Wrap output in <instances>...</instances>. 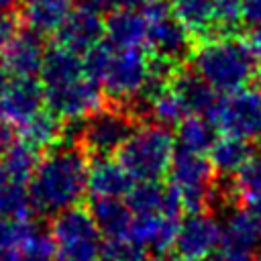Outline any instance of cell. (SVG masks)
I'll return each mask as SVG.
<instances>
[{"instance_id": "cell-1", "label": "cell", "mask_w": 261, "mask_h": 261, "mask_svg": "<svg viewBox=\"0 0 261 261\" xmlns=\"http://www.w3.org/2000/svg\"><path fill=\"white\" fill-rule=\"evenodd\" d=\"M88 169L86 155L73 143L49 151L39 159L29 179L33 210L55 216L61 210L77 206L88 192Z\"/></svg>"}, {"instance_id": "cell-2", "label": "cell", "mask_w": 261, "mask_h": 261, "mask_svg": "<svg viewBox=\"0 0 261 261\" xmlns=\"http://www.w3.org/2000/svg\"><path fill=\"white\" fill-rule=\"evenodd\" d=\"M84 65L106 96L116 102H143L151 90L153 57L141 47L116 49L108 41L84 53Z\"/></svg>"}, {"instance_id": "cell-3", "label": "cell", "mask_w": 261, "mask_h": 261, "mask_svg": "<svg viewBox=\"0 0 261 261\" xmlns=\"http://www.w3.org/2000/svg\"><path fill=\"white\" fill-rule=\"evenodd\" d=\"M194 71L210 84L214 92L228 94L255 82L259 59L249 45L230 35L210 37L192 53Z\"/></svg>"}, {"instance_id": "cell-4", "label": "cell", "mask_w": 261, "mask_h": 261, "mask_svg": "<svg viewBox=\"0 0 261 261\" xmlns=\"http://www.w3.org/2000/svg\"><path fill=\"white\" fill-rule=\"evenodd\" d=\"M175 155V141L167 126L151 122L135 126L118 149V161L135 181H157L169 171Z\"/></svg>"}, {"instance_id": "cell-5", "label": "cell", "mask_w": 261, "mask_h": 261, "mask_svg": "<svg viewBox=\"0 0 261 261\" xmlns=\"http://www.w3.org/2000/svg\"><path fill=\"white\" fill-rule=\"evenodd\" d=\"M55 261H100L104 255V234L92 212L82 206L61 210L51 220Z\"/></svg>"}, {"instance_id": "cell-6", "label": "cell", "mask_w": 261, "mask_h": 261, "mask_svg": "<svg viewBox=\"0 0 261 261\" xmlns=\"http://www.w3.org/2000/svg\"><path fill=\"white\" fill-rule=\"evenodd\" d=\"M167 175L181 210L202 212L208 208L214 196V167L204 153L175 149Z\"/></svg>"}, {"instance_id": "cell-7", "label": "cell", "mask_w": 261, "mask_h": 261, "mask_svg": "<svg viewBox=\"0 0 261 261\" xmlns=\"http://www.w3.org/2000/svg\"><path fill=\"white\" fill-rule=\"evenodd\" d=\"M208 116L222 135L247 143H261V86L249 84L241 90L222 94Z\"/></svg>"}, {"instance_id": "cell-8", "label": "cell", "mask_w": 261, "mask_h": 261, "mask_svg": "<svg viewBox=\"0 0 261 261\" xmlns=\"http://www.w3.org/2000/svg\"><path fill=\"white\" fill-rule=\"evenodd\" d=\"M147 18V45L153 57L179 63L192 49V33L177 20L169 0H153L141 6Z\"/></svg>"}, {"instance_id": "cell-9", "label": "cell", "mask_w": 261, "mask_h": 261, "mask_svg": "<svg viewBox=\"0 0 261 261\" xmlns=\"http://www.w3.org/2000/svg\"><path fill=\"white\" fill-rule=\"evenodd\" d=\"M45 102L51 112L71 122L84 120L102 108V88L88 71L59 86L45 88Z\"/></svg>"}, {"instance_id": "cell-10", "label": "cell", "mask_w": 261, "mask_h": 261, "mask_svg": "<svg viewBox=\"0 0 261 261\" xmlns=\"http://www.w3.org/2000/svg\"><path fill=\"white\" fill-rule=\"evenodd\" d=\"M133 128L135 126L126 110L100 108L86 118V124L80 128V139L86 151L100 157L118 151L133 133Z\"/></svg>"}, {"instance_id": "cell-11", "label": "cell", "mask_w": 261, "mask_h": 261, "mask_svg": "<svg viewBox=\"0 0 261 261\" xmlns=\"http://www.w3.org/2000/svg\"><path fill=\"white\" fill-rule=\"evenodd\" d=\"M173 247L179 257L204 261L222 247V224L206 210L188 212L179 222Z\"/></svg>"}, {"instance_id": "cell-12", "label": "cell", "mask_w": 261, "mask_h": 261, "mask_svg": "<svg viewBox=\"0 0 261 261\" xmlns=\"http://www.w3.org/2000/svg\"><path fill=\"white\" fill-rule=\"evenodd\" d=\"M104 35V16L102 8L86 0L77 6H71L65 14L61 27L57 29V45L67 47L75 53H88L100 43Z\"/></svg>"}, {"instance_id": "cell-13", "label": "cell", "mask_w": 261, "mask_h": 261, "mask_svg": "<svg viewBox=\"0 0 261 261\" xmlns=\"http://www.w3.org/2000/svg\"><path fill=\"white\" fill-rule=\"evenodd\" d=\"M45 86L35 75H12L0 96V118L12 126H22L43 110Z\"/></svg>"}, {"instance_id": "cell-14", "label": "cell", "mask_w": 261, "mask_h": 261, "mask_svg": "<svg viewBox=\"0 0 261 261\" xmlns=\"http://www.w3.org/2000/svg\"><path fill=\"white\" fill-rule=\"evenodd\" d=\"M179 220L173 212H151V214H133L130 237L151 253H165L175 245Z\"/></svg>"}, {"instance_id": "cell-15", "label": "cell", "mask_w": 261, "mask_h": 261, "mask_svg": "<svg viewBox=\"0 0 261 261\" xmlns=\"http://www.w3.org/2000/svg\"><path fill=\"white\" fill-rule=\"evenodd\" d=\"M45 45L41 35L22 29L2 51L0 61L10 75H37L45 61Z\"/></svg>"}, {"instance_id": "cell-16", "label": "cell", "mask_w": 261, "mask_h": 261, "mask_svg": "<svg viewBox=\"0 0 261 261\" xmlns=\"http://www.w3.org/2000/svg\"><path fill=\"white\" fill-rule=\"evenodd\" d=\"M135 179L126 167L108 155H100L88 169V194L92 198H124L133 190Z\"/></svg>"}, {"instance_id": "cell-17", "label": "cell", "mask_w": 261, "mask_h": 261, "mask_svg": "<svg viewBox=\"0 0 261 261\" xmlns=\"http://www.w3.org/2000/svg\"><path fill=\"white\" fill-rule=\"evenodd\" d=\"M106 41L116 49H133L147 43V18L141 8L116 6L104 18Z\"/></svg>"}, {"instance_id": "cell-18", "label": "cell", "mask_w": 261, "mask_h": 261, "mask_svg": "<svg viewBox=\"0 0 261 261\" xmlns=\"http://www.w3.org/2000/svg\"><path fill=\"white\" fill-rule=\"evenodd\" d=\"M261 243V228L251 210H232L222 224V253L249 257Z\"/></svg>"}, {"instance_id": "cell-19", "label": "cell", "mask_w": 261, "mask_h": 261, "mask_svg": "<svg viewBox=\"0 0 261 261\" xmlns=\"http://www.w3.org/2000/svg\"><path fill=\"white\" fill-rule=\"evenodd\" d=\"M177 20L194 37H220L216 22V0H169Z\"/></svg>"}, {"instance_id": "cell-20", "label": "cell", "mask_w": 261, "mask_h": 261, "mask_svg": "<svg viewBox=\"0 0 261 261\" xmlns=\"http://www.w3.org/2000/svg\"><path fill=\"white\" fill-rule=\"evenodd\" d=\"M126 204L133 214H151V212H173L179 214L181 206L175 192L157 181H139L126 196Z\"/></svg>"}, {"instance_id": "cell-21", "label": "cell", "mask_w": 261, "mask_h": 261, "mask_svg": "<svg viewBox=\"0 0 261 261\" xmlns=\"http://www.w3.org/2000/svg\"><path fill=\"white\" fill-rule=\"evenodd\" d=\"M169 84L181 96L190 114H210L212 106L216 104V96H214L216 92L194 69H179L177 67V71L173 73Z\"/></svg>"}, {"instance_id": "cell-22", "label": "cell", "mask_w": 261, "mask_h": 261, "mask_svg": "<svg viewBox=\"0 0 261 261\" xmlns=\"http://www.w3.org/2000/svg\"><path fill=\"white\" fill-rule=\"evenodd\" d=\"M104 239L126 237L133 224V210L120 198H92L90 208Z\"/></svg>"}, {"instance_id": "cell-23", "label": "cell", "mask_w": 261, "mask_h": 261, "mask_svg": "<svg viewBox=\"0 0 261 261\" xmlns=\"http://www.w3.org/2000/svg\"><path fill=\"white\" fill-rule=\"evenodd\" d=\"M86 73L84 59L80 53L67 49V47H53L45 53V61L41 67V82L45 88L59 86L63 82H69L73 77H80Z\"/></svg>"}, {"instance_id": "cell-24", "label": "cell", "mask_w": 261, "mask_h": 261, "mask_svg": "<svg viewBox=\"0 0 261 261\" xmlns=\"http://www.w3.org/2000/svg\"><path fill=\"white\" fill-rule=\"evenodd\" d=\"M208 153H210L208 159H210L214 171L220 175H234L245 165V161L253 155L251 143L230 137V135H222L220 139H214Z\"/></svg>"}, {"instance_id": "cell-25", "label": "cell", "mask_w": 261, "mask_h": 261, "mask_svg": "<svg viewBox=\"0 0 261 261\" xmlns=\"http://www.w3.org/2000/svg\"><path fill=\"white\" fill-rule=\"evenodd\" d=\"M147 112L153 118V122L163 124V126H173L179 124L186 116H190L188 106L184 104L181 96L175 92V88L171 84L155 90L153 94H149L145 100Z\"/></svg>"}, {"instance_id": "cell-26", "label": "cell", "mask_w": 261, "mask_h": 261, "mask_svg": "<svg viewBox=\"0 0 261 261\" xmlns=\"http://www.w3.org/2000/svg\"><path fill=\"white\" fill-rule=\"evenodd\" d=\"M63 135H65V128L61 126L59 116L51 110L49 112L41 110L20 126V141H24L37 151L57 145L63 139Z\"/></svg>"}, {"instance_id": "cell-27", "label": "cell", "mask_w": 261, "mask_h": 261, "mask_svg": "<svg viewBox=\"0 0 261 261\" xmlns=\"http://www.w3.org/2000/svg\"><path fill=\"white\" fill-rule=\"evenodd\" d=\"M31 210L29 184L12 179L0 165V218H29Z\"/></svg>"}, {"instance_id": "cell-28", "label": "cell", "mask_w": 261, "mask_h": 261, "mask_svg": "<svg viewBox=\"0 0 261 261\" xmlns=\"http://www.w3.org/2000/svg\"><path fill=\"white\" fill-rule=\"evenodd\" d=\"M71 2H41V4H27V10L22 14V20L27 29H31L37 35H49L57 33L61 27L65 14L69 12Z\"/></svg>"}, {"instance_id": "cell-29", "label": "cell", "mask_w": 261, "mask_h": 261, "mask_svg": "<svg viewBox=\"0 0 261 261\" xmlns=\"http://www.w3.org/2000/svg\"><path fill=\"white\" fill-rule=\"evenodd\" d=\"M177 149L206 153L214 143V124L200 114H190L177 124Z\"/></svg>"}, {"instance_id": "cell-30", "label": "cell", "mask_w": 261, "mask_h": 261, "mask_svg": "<svg viewBox=\"0 0 261 261\" xmlns=\"http://www.w3.org/2000/svg\"><path fill=\"white\" fill-rule=\"evenodd\" d=\"M230 190L249 206L261 200V155H251L245 161V165L232 175Z\"/></svg>"}, {"instance_id": "cell-31", "label": "cell", "mask_w": 261, "mask_h": 261, "mask_svg": "<svg viewBox=\"0 0 261 261\" xmlns=\"http://www.w3.org/2000/svg\"><path fill=\"white\" fill-rule=\"evenodd\" d=\"M37 149H33L31 145H27L24 141H16L2 157H0V165L6 169V173L12 179L24 181L29 184L39 159H37Z\"/></svg>"}, {"instance_id": "cell-32", "label": "cell", "mask_w": 261, "mask_h": 261, "mask_svg": "<svg viewBox=\"0 0 261 261\" xmlns=\"http://www.w3.org/2000/svg\"><path fill=\"white\" fill-rule=\"evenodd\" d=\"M16 253L22 261H55V243L51 232L35 226Z\"/></svg>"}, {"instance_id": "cell-33", "label": "cell", "mask_w": 261, "mask_h": 261, "mask_svg": "<svg viewBox=\"0 0 261 261\" xmlns=\"http://www.w3.org/2000/svg\"><path fill=\"white\" fill-rule=\"evenodd\" d=\"M33 228L29 218H0V257L16 253Z\"/></svg>"}, {"instance_id": "cell-34", "label": "cell", "mask_w": 261, "mask_h": 261, "mask_svg": "<svg viewBox=\"0 0 261 261\" xmlns=\"http://www.w3.org/2000/svg\"><path fill=\"white\" fill-rule=\"evenodd\" d=\"M145 249L133 241L130 234L104 239V259L108 261H143Z\"/></svg>"}, {"instance_id": "cell-35", "label": "cell", "mask_w": 261, "mask_h": 261, "mask_svg": "<svg viewBox=\"0 0 261 261\" xmlns=\"http://www.w3.org/2000/svg\"><path fill=\"white\" fill-rule=\"evenodd\" d=\"M22 31L20 27V18L8 10V12H0V51Z\"/></svg>"}, {"instance_id": "cell-36", "label": "cell", "mask_w": 261, "mask_h": 261, "mask_svg": "<svg viewBox=\"0 0 261 261\" xmlns=\"http://www.w3.org/2000/svg\"><path fill=\"white\" fill-rule=\"evenodd\" d=\"M241 18L249 27L261 24V0H241Z\"/></svg>"}, {"instance_id": "cell-37", "label": "cell", "mask_w": 261, "mask_h": 261, "mask_svg": "<svg viewBox=\"0 0 261 261\" xmlns=\"http://www.w3.org/2000/svg\"><path fill=\"white\" fill-rule=\"evenodd\" d=\"M14 130H12V124H8L6 120L0 118V157L14 145Z\"/></svg>"}, {"instance_id": "cell-38", "label": "cell", "mask_w": 261, "mask_h": 261, "mask_svg": "<svg viewBox=\"0 0 261 261\" xmlns=\"http://www.w3.org/2000/svg\"><path fill=\"white\" fill-rule=\"evenodd\" d=\"M245 43L249 45V49L253 51V55H255L257 59H261V24L251 27V31H249Z\"/></svg>"}, {"instance_id": "cell-39", "label": "cell", "mask_w": 261, "mask_h": 261, "mask_svg": "<svg viewBox=\"0 0 261 261\" xmlns=\"http://www.w3.org/2000/svg\"><path fill=\"white\" fill-rule=\"evenodd\" d=\"M153 0H112V4H118V6H133V8H141L145 4H149Z\"/></svg>"}, {"instance_id": "cell-40", "label": "cell", "mask_w": 261, "mask_h": 261, "mask_svg": "<svg viewBox=\"0 0 261 261\" xmlns=\"http://www.w3.org/2000/svg\"><path fill=\"white\" fill-rule=\"evenodd\" d=\"M8 84V69L2 65V61H0V96H2V90H4V86Z\"/></svg>"}, {"instance_id": "cell-41", "label": "cell", "mask_w": 261, "mask_h": 261, "mask_svg": "<svg viewBox=\"0 0 261 261\" xmlns=\"http://www.w3.org/2000/svg\"><path fill=\"white\" fill-rule=\"evenodd\" d=\"M251 212H253V216H255V220H257V224L261 228V200L255 202V204H251Z\"/></svg>"}, {"instance_id": "cell-42", "label": "cell", "mask_w": 261, "mask_h": 261, "mask_svg": "<svg viewBox=\"0 0 261 261\" xmlns=\"http://www.w3.org/2000/svg\"><path fill=\"white\" fill-rule=\"evenodd\" d=\"M18 0H0V12H8V10H14Z\"/></svg>"}, {"instance_id": "cell-43", "label": "cell", "mask_w": 261, "mask_h": 261, "mask_svg": "<svg viewBox=\"0 0 261 261\" xmlns=\"http://www.w3.org/2000/svg\"><path fill=\"white\" fill-rule=\"evenodd\" d=\"M218 261H249V257H237V255H228V253H222V257Z\"/></svg>"}, {"instance_id": "cell-44", "label": "cell", "mask_w": 261, "mask_h": 261, "mask_svg": "<svg viewBox=\"0 0 261 261\" xmlns=\"http://www.w3.org/2000/svg\"><path fill=\"white\" fill-rule=\"evenodd\" d=\"M0 261H22V259L18 257V253H10V255H2Z\"/></svg>"}, {"instance_id": "cell-45", "label": "cell", "mask_w": 261, "mask_h": 261, "mask_svg": "<svg viewBox=\"0 0 261 261\" xmlns=\"http://www.w3.org/2000/svg\"><path fill=\"white\" fill-rule=\"evenodd\" d=\"M41 2H71V0H27V4H41Z\"/></svg>"}, {"instance_id": "cell-46", "label": "cell", "mask_w": 261, "mask_h": 261, "mask_svg": "<svg viewBox=\"0 0 261 261\" xmlns=\"http://www.w3.org/2000/svg\"><path fill=\"white\" fill-rule=\"evenodd\" d=\"M92 2H96L100 8H104V6H110V4H112V0H92Z\"/></svg>"}, {"instance_id": "cell-47", "label": "cell", "mask_w": 261, "mask_h": 261, "mask_svg": "<svg viewBox=\"0 0 261 261\" xmlns=\"http://www.w3.org/2000/svg\"><path fill=\"white\" fill-rule=\"evenodd\" d=\"M175 261H198V259H188V257H179V259H175Z\"/></svg>"}, {"instance_id": "cell-48", "label": "cell", "mask_w": 261, "mask_h": 261, "mask_svg": "<svg viewBox=\"0 0 261 261\" xmlns=\"http://www.w3.org/2000/svg\"><path fill=\"white\" fill-rule=\"evenodd\" d=\"M143 261H157V259H143Z\"/></svg>"}, {"instance_id": "cell-49", "label": "cell", "mask_w": 261, "mask_h": 261, "mask_svg": "<svg viewBox=\"0 0 261 261\" xmlns=\"http://www.w3.org/2000/svg\"><path fill=\"white\" fill-rule=\"evenodd\" d=\"M102 261H108V259H102Z\"/></svg>"}]
</instances>
